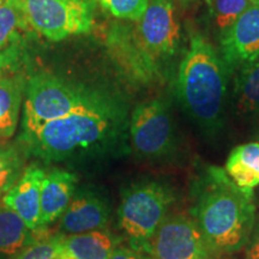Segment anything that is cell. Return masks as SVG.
<instances>
[{"mask_svg": "<svg viewBox=\"0 0 259 259\" xmlns=\"http://www.w3.org/2000/svg\"><path fill=\"white\" fill-rule=\"evenodd\" d=\"M127 125L125 106L112 96L102 105L21 135V142L27 153L48 163L103 157L125 144Z\"/></svg>", "mask_w": 259, "mask_h": 259, "instance_id": "6da1fadb", "label": "cell"}, {"mask_svg": "<svg viewBox=\"0 0 259 259\" xmlns=\"http://www.w3.org/2000/svg\"><path fill=\"white\" fill-rule=\"evenodd\" d=\"M192 211L206 244L215 253L240 251L255 226L252 194L242 192L219 167L206 168L197 181Z\"/></svg>", "mask_w": 259, "mask_h": 259, "instance_id": "7a4b0ae2", "label": "cell"}, {"mask_svg": "<svg viewBox=\"0 0 259 259\" xmlns=\"http://www.w3.org/2000/svg\"><path fill=\"white\" fill-rule=\"evenodd\" d=\"M209 41L198 32L190 36L177 79L178 99L184 111L204 131L222 126L227 93V71Z\"/></svg>", "mask_w": 259, "mask_h": 259, "instance_id": "3957f363", "label": "cell"}, {"mask_svg": "<svg viewBox=\"0 0 259 259\" xmlns=\"http://www.w3.org/2000/svg\"><path fill=\"white\" fill-rule=\"evenodd\" d=\"M111 97L54 74H35L25 87L22 135L32 134L56 119L102 105Z\"/></svg>", "mask_w": 259, "mask_h": 259, "instance_id": "277c9868", "label": "cell"}, {"mask_svg": "<svg viewBox=\"0 0 259 259\" xmlns=\"http://www.w3.org/2000/svg\"><path fill=\"white\" fill-rule=\"evenodd\" d=\"M169 186L158 181L132 184L122 191L119 225L135 250L150 253V244L173 203Z\"/></svg>", "mask_w": 259, "mask_h": 259, "instance_id": "5b68a950", "label": "cell"}, {"mask_svg": "<svg viewBox=\"0 0 259 259\" xmlns=\"http://www.w3.org/2000/svg\"><path fill=\"white\" fill-rule=\"evenodd\" d=\"M28 22L51 41L87 34L94 24L89 0H23Z\"/></svg>", "mask_w": 259, "mask_h": 259, "instance_id": "8992f818", "label": "cell"}, {"mask_svg": "<svg viewBox=\"0 0 259 259\" xmlns=\"http://www.w3.org/2000/svg\"><path fill=\"white\" fill-rule=\"evenodd\" d=\"M128 130L134 151L142 158L160 160L176 148L173 119L162 100H149L136 107Z\"/></svg>", "mask_w": 259, "mask_h": 259, "instance_id": "52a82bcc", "label": "cell"}, {"mask_svg": "<svg viewBox=\"0 0 259 259\" xmlns=\"http://www.w3.org/2000/svg\"><path fill=\"white\" fill-rule=\"evenodd\" d=\"M153 259H211V250L194 220L166 216L150 244Z\"/></svg>", "mask_w": 259, "mask_h": 259, "instance_id": "ba28073f", "label": "cell"}, {"mask_svg": "<svg viewBox=\"0 0 259 259\" xmlns=\"http://www.w3.org/2000/svg\"><path fill=\"white\" fill-rule=\"evenodd\" d=\"M107 46L122 72L134 83L149 84L160 76L157 59L145 47L137 25L115 23L108 32Z\"/></svg>", "mask_w": 259, "mask_h": 259, "instance_id": "9c48e42d", "label": "cell"}, {"mask_svg": "<svg viewBox=\"0 0 259 259\" xmlns=\"http://www.w3.org/2000/svg\"><path fill=\"white\" fill-rule=\"evenodd\" d=\"M137 30L153 56L171 57L179 46L180 28L170 0H149L144 15L138 21Z\"/></svg>", "mask_w": 259, "mask_h": 259, "instance_id": "30bf717a", "label": "cell"}, {"mask_svg": "<svg viewBox=\"0 0 259 259\" xmlns=\"http://www.w3.org/2000/svg\"><path fill=\"white\" fill-rule=\"evenodd\" d=\"M223 63L235 69L247 66L259 58V5L251 4L223 31L221 38Z\"/></svg>", "mask_w": 259, "mask_h": 259, "instance_id": "8fae6325", "label": "cell"}, {"mask_svg": "<svg viewBox=\"0 0 259 259\" xmlns=\"http://www.w3.org/2000/svg\"><path fill=\"white\" fill-rule=\"evenodd\" d=\"M111 209L101 194L89 189L74 192L60 220L63 234H80L101 231L108 225Z\"/></svg>", "mask_w": 259, "mask_h": 259, "instance_id": "7c38bea8", "label": "cell"}, {"mask_svg": "<svg viewBox=\"0 0 259 259\" xmlns=\"http://www.w3.org/2000/svg\"><path fill=\"white\" fill-rule=\"evenodd\" d=\"M45 177L46 170L44 168L37 164H31L25 168L17 183L3 198L5 205L14 210L31 231L38 228L41 185Z\"/></svg>", "mask_w": 259, "mask_h": 259, "instance_id": "4fadbf2b", "label": "cell"}, {"mask_svg": "<svg viewBox=\"0 0 259 259\" xmlns=\"http://www.w3.org/2000/svg\"><path fill=\"white\" fill-rule=\"evenodd\" d=\"M76 181L74 174L60 168L46 171L41 185L38 227L51 225L63 215L76 192Z\"/></svg>", "mask_w": 259, "mask_h": 259, "instance_id": "5bb4252c", "label": "cell"}, {"mask_svg": "<svg viewBox=\"0 0 259 259\" xmlns=\"http://www.w3.org/2000/svg\"><path fill=\"white\" fill-rule=\"evenodd\" d=\"M120 240L106 231H93L65 236L61 254L65 259H109Z\"/></svg>", "mask_w": 259, "mask_h": 259, "instance_id": "9a60e30c", "label": "cell"}, {"mask_svg": "<svg viewBox=\"0 0 259 259\" xmlns=\"http://www.w3.org/2000/svg\"><path fill=\"white\" fill-rule=\"evenodd\" d=\"M225 171L242 192L253 194V189L259 185V143H246L233 149Z\"/></svg>", "mask_w": 259, "mask_h": 259, "instance_id": "2e32d148", "label": "cell"}, {"mask_svg": "<svg viewBox=\"0 0 259 259\" xmlns=\"http://www.w3.org/2000/svg\"><path fill=\"white\" fill-rule=\"evenodd\" d=\"M32 231L14 210L0 202V259H12L31 240Z\"/></svg>", "mask_w": 259, "mask_h": 259, "instance_id": "e0dca14e", "label": "cell"}, {"mask_svg": "<svg viewBox=\"0 0 259 259\" xmlns=\"http://www.w3.org/2000/svg\"><path fill=\"white\" fill-rule=\"evenodd\" d=\"M23 92L22 79L0 78V138H10L15 134Z\"/></svg>", "mask_w": 259, "mask_h": 259, "instance_id": "ac0fdd59", "label": "cell"}, {"mask_svg": "<svg viewBox=\"0 0 259 259\" xmlns=\"http://www.w3.org/2000/svg\"><path fill=\"white\" fill-rule=\"evenodd\" d=\"M236 107L244 114L259 112V58L244 67L235 83Z\"/></svg>", "mask_w": 259, "mask_h": 259, "instance_id": "d6986e66", "label": "cell"}, {"mask_svg": "<svg viewBox=\"0 0 259 259\" xmlns=\"http://www.w3.org/2000/svg\"><path fill=\"white\" fill-rule=\"evenodd\" d=\"M28 24L23 0H5L0 5V52L5 51Z\"/></svg>", "mask_w": 259, "mask_h": 259, "instance_id": "ffe728a7", "label": "cell"}, {"mask_svg": "<svg viewBox=\"0 0 259 259\" xmlns=\"http://www.w3.org/2000/svg\"><path fill=\"white\" fill-rule=\"evenodd\" d=\"M36 229L38 234L32 231L31 240L12 259H65L61 254V241L65 234L47 235L41 227Z\"/></svg>", "mask_w": 259, "mask_h": 259, "instance_id": "44dd1931", "label": "cell"}, {"mask_svg": "<svg viewBox=\"0 0 259 259\" xmlns=\"http://www.w3.org/2000/svg\"><path fill=\"white\" fill-rule=\"evenodd\" d=\"M24 157L15 147H0V196L8 192L21 178Z\"/></svg>", "mask_w": 259, "mask_h": 259, "instance_id": "7402d4cb", "label": "cell"}, {"mask_svg": "<svg viewBox=\"0 0 259 259\" xmlns=\"http://www.w3.org/2000/svg\"><path fill=\"white\" fill-rule=\"evenodd\" d=\"M210 14L219 29H228L251 5L248 0H208Z\"/></svg>", "mask_w": 259, "mask_h": 259, "instance_id": "603a6c76", "label": "cell"}, {"mask_svg": "<svg viewBox=\"0 0 259 259\" xmlns=\"http://www.w3.org/2000/svg\"><path fill=\"white\" fill-rule=\"evenodd\" d=\"M119 19L138 22L148 8L149 0H93Z\"/></svg>", "mask_w": 259, "mask_h": 259, "instance_id": "cb8c5ba5", "label": "cell"}, {"mask_svg": "<svg viewBox=\"0 0 259 259\" xmlns=\"http://www.w3.org/2000/svg\"><path fill=\"white\" fill-rule=\"evenodd\" d=\"M109 259H153L145 252L135 250L132 247H118Z\"/></svg>", "mask_w": 259, "mask_h": 259, "instance_id": "d4e9b609", "label": "cell"}, {"mask_svg": "<svg viewBox=\"0 0 259 259\" xmlns=\"http://www.w3.org/2000/svg\"><path fill=\"white\" fill-rule=\"evenodd\" d=\"M246 259H259V222L255 223L250 240L247 242Z\"/></svg>", "mask_w": 259, "mask_h": 259, "instance_id": "484cf974", "label": "cell"}, {"mask_svg": "<svg viewBox=\"0 0 259 259\" xmlns=\"http://www.w3.org/2000/svg\"><path fill=\"white\" fill-rule=\"evenodd\" d=\"M248 2H250L251 4H257V5H259V0H248Z\"/></svg>", "mask_w": 259, "mask_h": 259, "instance_id": "4316f807", "label": "cell"}, {"mask_svg": "<svg viewBox=\"0 0 259 259\" xmlns=\"http://www.w3.org/2000/svg\"><path fill=\"white\" fill-rule=\"evenodd\" d=\"M4 2H5V0H0V5H2Z\"/></svg>", "mask_w": 259, "mask_h": 259, "instance_id": "83f0119b", "label": "cell"}]
</instances>
